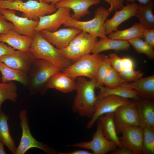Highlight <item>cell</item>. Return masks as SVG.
<instances>
[{
  "label": "cell",
  "instance_id": "32",
  "mask_svg": "<svg viewBox=\"0 0 154 154\" xmlns=\"http://www.w3.org/2000/svg\"><path fill=\"white\" fill-rule=\"evenodd\" d=\"M142 152L143 154H154V127L143 128Z\"/></svg>",
  "mask_w": 154,
  "mask_h": 154
},
{
  "label": "cell",
  "instance_id": "27",
  "mask_svg": "<svg viewBox=\"0 0 154 154\" xmlns=\"http://www.w3.org/2000/svg\"><path fill=\"white\" fill-rule=\"evenodd\" d=\"M9 117L0 111V140L13 154H15L17 147L10 134L8 120Z\"/></svg>",
  "mask_w": 154,
  "mask_h": 154
},
{
  "label": "cell",
  "instance_id": "39",
  "mask_svg": "<svg viewBox=\"0 0 154 154\" xmlns=\"http://www.w3.org/2000/svg\"><path fill=\"white\" fill-rule=\"evenodd\" d=\"M102 0L107 2L110 4V7L108 10L110 13L116 10L121 9L124 6V2L127 0Z\"/></svg>",
  "mask_w": 154,
  "mask_h": 154
},
{
  "label": "cell",
  "instance_id": "47",
  "mask_svg": "<svg viewBox=\"0 0 154 154\" xmlns=\"http://www.w3.org/2000/svg\"><path fill=\"white\" fill-rule=\"evenodd\" d=\"M1 0H0V1ZM5 0L8 1H16V0Z\"/></svg>",
  "mask_w": 154,
  "mask_h": 154
},
{
  "label": "cell",
  "instance_id": "30",
  "mask_svg": "<svg viewBox=\"0 0 154 154\" xmlns=\"http://www.w3.org/2000/svg\"><path fill=\"white\" fill-rule=\"evenodd\" d=\"M17 87L14 82H0V111L3 103L7 100L16 102L17 97Z\"/></svg>",
  "mask_w": 154,
  "mask_h": 154
},
{
  "label": "cell",
  "instance_id": "16",
  "mask_svg": "<svg viewBox=\"0 0 154 154\" xmlns=\"http://www.w3.org/2000/svg\"><path fill=\"white\" fill-rule=\"evenodd\" d=\"M119 139L122 145L130 149L133 154H143V129L140 126L127 127L124 129Z\"/></svg>",
  "mask_w": 154,
  "mask_h": 154
},
{
  "label": "cell",
  "instance_id": "35",
  "mask_svg": "<svg viewBox=\"0 0 154 154\" xmlns=\"http://www.w3.org/2000/svg\"><path fill=\"white\" fill-rule=\"evenodd\" d=\"M119 74L121 78L125 82H132L142 78L143 73L139 70H136L134 68L124 70Z\"/></svg>",
  "mask_w": 154,
  "mask_h": 154
},
{
  "label": "cell",
  "instance_id": "37",
  "mask_svg": "<svg viewBox=\"0 0 154 154\" xmlns=\"http://www.w3.org/2000/svg\"><path fill=\"white\" fill-rule=\"evenodd\" d=\"M4 16L0 13V35L14 29L13 24L8 21Z\"/></svg>",
  "mask_w": 154,
  "mask_h": 154
},
{
  "label": "cell",
  "instance_id": "3",
  "mask_svg": "<svg viewBox=\"0 0 154 154\" xmlns=\"http://www.w3.org/2000/svg\"><path fill=\"white\" fill-rule=\"evenodd\" d=\"M61 71L58 67L46 60L36 58L28 75L27 86L30 95L44 94L47 90L46 84L50 78Z\"/></svg>",
  "mask_w": 154,
  "mask_h": 154
},
{
  "label": "cell",
  "instance_id": "23",
  "mask_svg": "<svg viewBox=\"0 0 154 154\" xmlns=\"http://www.w3.org/2000/svg\"><path fill=\"white\" fill-rule=\"evenodd\" d=\"M102 131L104 136L108 139L114 142L118 147L122 146L117 136L114 120V113H107L102 115L98 118Z\"/></svg>",
  "mask_w": 154,
  "mask_h": 154
},
{
  "label": "cell",
  "instance_id": "12",
  "mask_svg": "<svg viewBox=\"0 0 154 154\" xmlns=\"http://www.w3.org/2000/svg\"><path fill=\"white\" fill-rule=\"evenodd\" d=\"M114 120L117 133L128 127L139 126L135 102H130L118 108L114 113Z\"/></svg>",
  "mask_w": 154,
  "mask_h": 154
},
{
  "label": "cell",
  "instance_id": "15",
  "mask_svg": "<svg viewBox=\"0 0 154 154\" xmlns=\"http://www.w3.org/2000/svg\"><path fill=\"white\" fill-rule=\"evenodd\" d=\"M35 59L28 51L17 50L1 56L0 61L11 68L28 74Z\"/></svg>",
  "mask_w": 154,
  "mask_h": 154
},
{
  "label": "cell",
  "instance_id": "22",
  "mask_svg": "<svg viewBox=\"0 0 154 154\" xmlns=\"http://www.w3.org/2000/svg\"><path fill=\"white\" fill-rule=\"evenodd\" d=\"M122 86L135 90L139 96L151 100L154 99V75L131 82H126Z\"/></svg>",
  "mask_w": 154,
  "mask_h": 154
},
{
  "label": "cell",
  "instance_id": "26",
  "mask_svg": "<svg viewBox=\"0 0 154 154\" xmlns=\"http://www.w3.org/2000/svg\"><path fill=\"white\" fill-rule=\"evenodd\" d=\"M0 73L2 82H18L25 86L27 85L29 77L27 73L11 68L0 61Z\"/></svg>",
  "mask_w": 154,
  "mask_h": 154
},
{
  "label": "cell",
  "instance_id": "9",
  "mask_svg": "<svg viewBox=\"0 0 154 154\" xmlns=\"http://www.w3.org/2000/svg\"><path fill=\"white\" fill-rule=\"evenodd\" d=\"M96 131L89 141H82L68 145V146L90 150L93 154H106L117 148L116 145L107 139L103 135L101 123L97 120Z\"/></svg>",
  "mask_w": 154,
  "mask_h": 154
},
{
  "label": "cell",
  "instance_id": "41",
  "mask_svg": "<svg viewBox=\"0 0 154 154\" xmlns=\"http://www.w3.org/2000/svg\"><path fill=\"white\" fill-rule=\"evenodd\" d=\"M111 154H133L129 148L123 145L111 152Z\"/></svg>",
  "mask_w": 154,
  "mask_h": 154
},
{
  "label": "cell",
  "instance_id": "20",
  "mask_svg": "<svg viewBox=\"0 0 154 154\" xmlns=\"http://www.w3.org/2000/svg\"><path fill=\"white\" fill-rule=\"evenodd\" d=\"M32 41L33 38L20 34L14 29L0 35V41L19 50L28 51Z\"/></svg>",
  "mask_w": 154,
  "mask_h": 154
},
{
  "label": "cell",
  "instance_id": "46",
  "mask_svg": "<svg viewBox=\"0 0 154 154\" xmlns=\"http://www.w3.org/2000/svg\"><path fill=\"white\" fill-rule=\"evenodd\" d=\"M4 144L0 140V154H5L6 153L4 149Z\"/></svg>",
  "mask_w": 154,
  "mask_h": 154
},
{
  "label": "cell",
  "instance_id": "44",
  "mask_svg": "<svg viewBox=\"0 0 154 154\" xmlns=\"http://www.w3.org/2000/svg\"><path fill=\"white\" fill-rule=\"evenodd\" d=\"M137 0L139 2V3L143 5H146L148 4L152 0H127V3H131L135 2V1Z\"/></svg>",
  "mask_w": 154,
  "mask_h": 154
},
{
  "label": "cell",
  "instance_id": "24",
  "mask_svg": "<svg viewBox=\"0 0 154 154\" xmlns=\"http://www.w3.org/2000/svg\"><path fill=\"white\" fill-rule=\"evenodd\" d=\"M130 45L127 40L114 39L108 37L100 38L95 43L91 52L98 54L102 51L109 50H126L129 49Z\"/></svg>",
  "mask_w": 154,
  "mask_h": 154
},
{
  "label": "cell",
  "instance_id": "7",
  "mask_svg": "<svg viewBox=\"0 0 154 154\" xmlns=\"http://www.w3.org/2000/svg\"><path fill=\"white\" fill-rule=\"evenodd\" d=\"M97 38L82 31L66 48L60 50L61 55L71 61H77L82 57L90 54L98 40Z\"/></svg>",
  "mask_w": 154,
  "mask_h": 154
},
{
  "label": "cell",
  "instance_id": "5",
  "mask_svg": "<svg viewBox=\"0 0 154 154\" xmlns=\"http://www.w3.org/2000/svg\"><path fill=\"white\" fill-rule=\"evenodd\" d=\"M104 55L93 54L85 55L62 71L74 79L83 76L97 81L98 69Z\"/></svg>",
  "mask_w": 154,
  "mask_h": 154
},
{
  "label": "cell",
  "instance_id": "43",
  "mask_svg": "<svg viewBox=\"0 0 154 154\" xmlns=\"http://www.w3.org/2000/svg\"><path fill=\"white\" fill-rule=\"evenodd\" d=\"M60 154H92V153L82 149H78L68 152H58Z\"/></svg>",
  "mask_w": 154,
  "mask_h": 154
},
{
  "label": "cell",
  "instance_id": "1",
  "mask_svg": "<svg viewBox=\"0 0 154 154\" xmlns=\"http://www.w3.org/2000/svg\"><path fill=\"white\" fill-rule=\"evenodd\" d=\"M76 78L75 90L77 94L74 99L72 110L81 116L91 118L97 100L95 93L97 81L88 80L83 76Z\"/></svg>",
  "mask_w": 154,
  "mask_h": 154
},
{
  "label": "cell",
  "instance_id": "36",
  "mask_svg": "<svg viewBox=\"0 0 154 154\" xmlns=\"http://www.w3.org/2000/svg\"><path fill=\"white\" fill-rule=\"evenodd\" d=\"M112 66L118 73L123 70V58L116 54L111 53L108 56Z\"/></svg>",
  "mask_w": 154,
  "mask_h": 154
},
{
  "label": "cell",
  "instance_id": "25",
  "mask_svg": "<svg viewBox=\"0 0 154 154\" xmlns=\"http://www.w3.org/2000/svg\"><path fill=\"white\" fill-rule=\"evenodd\" d=\"M99 89L100 90L96 96L97 98L108 95H114L127 99H139V96L135 90L126 86H119L110 88L103 86Z\"/></svg>",
  "mask_w": 154,
  "mask_h": 154
},
{
  "label": "cell",
  "instance_id": "4",
  "mask_svg": "<svg viewBox=\"0 0 154 154\" xmlns=\"http://www.w3.org/2000/svg\"><path fill=\"white\" fill-rule=\"evenodd\" d=\"M1 8L21 11L23 17L35 20H38L40 17L52 13L57 9L54 4L36 0L25 2L22 0L13 1L1 0L0 1V9Z\"/></svg>",
  "mask_w": 154,
  "mask_h": 154
},
{
  "label": "cell",
  "instance_id": "31",
  "mask_svg": "<svg viewBox=\"0 0 154 154\" xmlns=\"http://www.w3.org/2000/svg\"><path fill=\"white\" fill-rule=\"evenodd\" d=\"M128 41L137 53L145 54L150 59L154 58V47L148 44L141 38H136Z\"/></svg>",
  "mask_w": 154,
  "mask_h": 154
},
{
  "label": "cell",
  "instance_id": "21",
  "mask_svg": "<svg viewBox=\"0 0 154 154\" xmlns=\"http://www.w3.org/2000/svg\"><path fill=\"white\" fill-rule=\"evenodd\" d=\"M151 100H143L135 102L139 126L143 128L154 127V103Z\"/></svg>",
  "mask_w": 154,
  "mask_h": 154
},
{
  "label": "cell",
  "instance_id": "17",
  "mask_svg": "<svg viewBox=\"0 0 154 154\" xmlns=\"http://www.w3.org/2000/svg\"><path fill=\"white\" fill-rule=\"evenodd\" d=\"M138 4L135 2L127 3L120 10L115 11L113 17L106 19L104 24L106 34L108 35L112 32L118 30V26L122 23L133 17H135L138 8Z\"/></svg>",
  "mask_w": 154,
  "mask_h": 154
},
{
  "label": "cell",
  "instance_id": "38",
  "mask_svg": "<svg viewBox=\"0 0 154 154\" xmlns=\"http://www.w3.org/2000/svg\"><path fill=\"white\" fill-rule=\"evenodd\" d=\"M148 44L154 46V29H145L143 33V38Z\"/></svg>",
  "mask_w": 154,
  "mask_h": 154
},
{
  "label": "cell",
  "instance_id": "6",
  "mask_svg": "<svg viewBox=\"0 0 154 154\" xmlns=\"http://www.w3.org/2000/svg\"><path fill=\"white\" fill-rule=\"evenodd\" d=\"M110 12L103 6L96 9L94 12L93 19L86 21L77 20L70 17L63 25L66 27H73L78 28L82 31L100 38H106L104 27L105 22Z\"/></svg>",
  "mask_w": 154,
  "mask_h": 154
},
{
  "label": "cell",
  "instance_id": "18",
  "mask_svg": "<svg viewBox=\"0 0 154 154\" xmlns=\"http://www.w3.org/2000/svg\"><path fill=\"white\" fill-rule=\"evenodd\" d=\"M100 0H60L55 5L57 9L60 7L72 9L74 13L71 15L73 19L77 20L90 13L89 8L100 2Z\"/></svg>",
  "mask_w": 154,
  "mask_h": 154
},
{
  "label": "cell",
  "instance_id": "40",
  "mask_svg": "<svg viewBox=\"0 0 154 154\" xmlns=\"http://www.w3.org/2000/svg\"><path fill=\"white\" fill-rule=\"evenodd\" d=\"M15 50L12 47L0 41V58L4 55L11 53Z\"/></svg>",
  "mask_w": 154,
  "mask_h": 154
},
{
  "label": "cell",
  "instance_id": "13",
  "mask_svg": "<svg viewBox=\"0 0 154 154\" xmlns=\"http://www.w3.org/2000/svg\"><path fill=\"white\" fill-rule=\"evenodd\" d=\"M0 13L6 19L11 22L14 27V30L19 34L33 38L35 33V28L38 20L29 19L18 16L13 10L0 9Z\"/></svg>",
  "mask_w": 154,
  "mask_h": 154
},
{
  "label": "cell",
  "instance_id": "2",
  "mask_svg": "<svg viewBox=\"0 0 154 154\" xmlns=\"http://www.w3.org/2000/svg\"><path fill=\"white\" fill-rule=\"evenodd\" d=\"M28 51L35 58L44 60L55 65L61 71L72 64L64 58L57 48L46 40L39 32H36Z\"/></svg>",
  "mask_w": 154,
  "mask_h": 154
},
{
  "label": "cell",
  "instance_id": "28",
  "mask_svg": "<svg viewBox=\"0 0 154 154\" xmlns=\"http://www.w3.org/2000/svg\"><path fill=\"white\" fill-rule=\"evenodd\" d=\"M135 17L139 20L140 24L145 29H154V16L153 13L154 3L151 1L148 4L139 3Z\"/></svg>",
  "mask_w": 154,
  "mask_h": 154
},
{
  "label": "cell",
  "instance_id": "19",
  "mask_svg": "<svg viewBox=\"0 0 154 154\" xmlns=\"http://www.w3.org/2000/svg\"><path fill=\"white\" fill-rule=\"evenodd\" d=\"M61 71L53 75L48 80L46 84V89H54L64 93L75 90L76 83L75 79Z\"/></svg>",
  "mask_w": 154,
  "mask_h": 154
},
{
  "label": "cell",
  "instance_id": "29",
  "mask_svg": "<svg viewBox=\"0 0 154 154\" xmlns=\"http://www.w3.org/2000/svg\"><path fill=\"white\" fill-rule=\"evenodd\" d=\"M144 29L140 23H137L129 28L112 32L108 34V37L114 39L127 41L136 38H142Z\"/></svg>",
  "mask_w": 154,
  "mask_h": 154
},
{
  "label": "cell",
  "instance_id": "10",
  "mask_svg": "<svg viewBox=\"0 0 154 154\" xmlns=\"http://www.w3.org/2000/svg\"><path fill=\"white\" fill-rule=\"evenodd\" d=\"M130 102L129 99L114 95H108L97 98L94 113L86 125V128H92L101 116L114 113L120 107Z\"/></svg>",
  "mask_w": 154,
  "mask_h": 154
},
{
  "label": "cell",
  "instance_id": "14",
  "mask_svg": "<svg viewBox=\"0 0 154 154\" xmlns=\"http://www.w3.org/2000/svg\"><path fill=\"white\" fill-rule=\"evenodd\" d=\"M81 31L78 28L68 27L53 32L42 30L39 32L50 43L60 50L66 47L74 38Z\"/></svg>",
  "mask_w": 154,
  "mask_h": 154
},
{
  "label": "cell",
  "instance_id": "34",
  "mask_svg": "<svg viewBox=\"0 0 154 154\" xmlns=\"http://www.w3.org/2000/svg\"><path fill=\"white\" fill-rule=\"evenodd\" d=\"M126 82H127L121 78L118 73L112 66L104 81V85L108 87L113 88L122 86Z\"/></svg>",
  "mask_w": 154,
  "mask_h": 154
},
{
  "label": "cell",
  "instance_id": "33",
  "mask_svg": "<svg viewBox=\"0 0 154 154\" xmlns=\"http://www.w3.org/2000/svg\"><path fill=\"white\" fill-rule=\"evenodd\" d=\"M112 66L108 56L105 55L98 69L96 88L103 86L104 81Z\"/></svg>",
  "mask_w": 154,
  "mask_h": 154
},
{
  "label": "cell",
  "instance_id": "8",
  "mask_svg": "<svg viewBox=\"0 0 154 154\" xmlns=\"http://www.w3.org/2000/svg\"><path fill=\"white\" fill-rule=\"evenodd\" d=\"M19 116L20 126L22 134L19 146L17 147L15 154H25L29 149L35 148L41 149L46 153H58L56 150L43 142L37 140L32 135L30 129L29 117L27 110H20Z\"/></svg>",
  "mask_w": 154,
  "mask_h": 154
},
{
  "label": "cell",
  "instance_id": "42",
  "mask_svg": "<svg viewBox=\"0 0 154 154\" xmlns=\"http://www.w3.org/2000/svg\"><path fill=\"white\" fill-rule=\"evenodd\" d=\"M122 58L123 62L122 70L134 68V62L131 59L128 57H125Z\"/></svg>",
  "mask_w": 154,
  "mask_h": 154
},
{
  "label": "cell",
  "instance_id": "45",
  "mask_svg": "<svg viewBox=\"0 0 154 154\" xmlns=\"http://www.w3.org/2000/svg\"><path fill=\"white\" fill-rule=\"evenodd\" d=\"M60 0H39V1L47 3L52 4L55 5Z\"/></svg>",
  "mask_w": 154,
  "mask_h": 154
},
{
  "label": "cell",
  "instance_id": "11",
  "mask_svg": "<svg viewBox=\"0 0 154 154\" xmlns=\"http://www.w3.org/2000/svg\"><path fill=\"white\" fill-rule=\"evenodd\" d=\"M70 11L69 8L60 7L52 13L40 17L35 28V32L42 30L53 32L58 30L71 17Z\"/></svg>",
  "mask_w": 154,
  "mask_h": 154
}]
</instances>
